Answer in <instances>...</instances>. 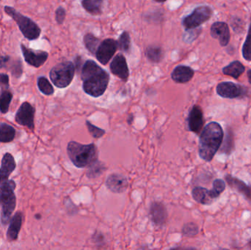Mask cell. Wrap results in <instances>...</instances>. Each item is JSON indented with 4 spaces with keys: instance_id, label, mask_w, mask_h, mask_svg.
Listing matches in <instances>:
<instances>
[{
    "instance_id": "35",
    "label": "cell",
    "mask_w": 251,
    "mask_h": 250,
    "mask_svg": "<svg viewBox=\"0 0 251 250\" xmlns=\"http://www.w3.org/2000/svg\"><path fill=\"white\" fill-rule=\"evenodd\" d=\"M182 232L187 237H193L199 233V227L194 223H187L183 227Z\"/></svg>"
},
{
    "instance_id": "26",
    "label": "cell",
    "mask_w": 251,
    "mask_h": 250,
    "mask_svg": "<svg viewBox=\"0 0 251 250\" xmlns=\"http://www.w3.org/2000/svg\"><path fill=\"white\" fill-rule=\"evenodd\" d=\"M226 183L222 179H216L213 182V187L211 190H209V196L212 200L219 198L220 195L225 191Z\"/></svg>"
},
{
    "instance_id": "6",
    "label": "cell",
    "mask_w": 251,
    "mask_h": 250,
    "mask_svg": "<svg viewBox=\"0 0 251 250\" xmlns=\"http://www.w3.org/2000/svg\"><path fill=\"white\" fill-rule=\"evenodd\" d=\"M75 66L72 62H63L54 66L50 76L52 83L58 88H67L73 80Z\"/></svg>"
},
{
    "instance_id": "30",
    "label": "cell",
    "mask_w": 251,
    "mask_h": 250,
    "mask_svg": "<svg viewBox=\"0 0 251 250\" xmlns=\"http://www.w3.org/2000/svg\"><path fill=\"white\" fill-rule=\"evenodd\" d=\"M103 170H105V167H103L102 164L97 160L94 164L89 166V169L87 172V176L89 179H95L101 174Z\"/></svg>"
},
{
    "instance_id": "3",
    "label": "cell",
    "mask_w": 251,
    "mask_h": 250,
    "mask_svg": "<svg viewBox=\"0 0 251 250\" xmlns=\"http://www.w3.org/2000/svg\"><path fill=\"white\" fill-rule=\"evenodd\" d=\"M67 154L74 165L78 168L89 167L97 161V148L94 143L82 145L71 141L68 144Z\"/></svg>"
},
{
    "instance_id": "19",
    "label": "cell",
    "mask_w": 251,
    "mask_h": 250,
    "mask_svg": "<svg viewBox=\"0 0 251 250\" xmlns=\"http://www.w3.org/2000/svg\"><path fill=\"white\" fill-rule=\"evenodd\" d=\"M226 182L228 183V186L233 189L237 191L239 193L245 197L246 199L251 201V187L246 184L244 182L233 177L231 175H226L225 176Z\"/></svg>"
},
{
    "instance_id": "31",
    "label": "cell",
    "mask_w": 251,
    "mask_h": 250,
    "mask_svg": "<svg viewBox=\"0 0 251 250\" xmlns=\"http://www.w3.org/2000/svg\"><path fill=\"white\" fill-rule=\"evenodd\" d=\"M243 56L245 60L247 61H251V22L250 26H249V32H248L247 37H246V41L243 44Z\"/></svg>"
},
{
    "instance_id": "17",
    "label": "cell",
    "mask_w": 251,
    "mask_h": 250,
    "mask_svg": "<svg viewBox=\"0 0 251 250\" xmlns=\"http://www.w3.org/2000/svg\"><path fill=\"white\" fill-rule=\"evenodd\" d=\"M106 186L114 193H123L128 188V183L125 176L112 174L107 178Z\"/></svg>"
},
{
    "instance_id": "37",
    "label": "cell",
    "mask_w": 251,
    "mask_h": 250,
    "mask_svg": "<svg viewBox=\"0 0 251 250\" xmlns=\"http://www.w3.org/2000/svg\"><path fill=\"white\" fill-rule=\"evenodd\" d=\"M0 88L2 90H7L9 88V77L7 74H0Z\"/></svg>"
},
{
    "instance_id": "24",
    "label": "cell",
    "mask_w": 251,
    "mask_h": 250,
    "mask_svg": "<svg viewBox=\"0 0 251 250\" xmlns=\"http://www.w3.org/2000/svg\"><path fill=\"white\" fill-rule=\"evenodd\" d=\"M104 0H82V7L92 15H100L101 13Z\"/></svg>"
},
{
    "instance_id": "15",
    "label": "cell",
    "mask_w": 251,
    "mask_h": 250,
    "mask_svg": "<svg viewBox=\"0 0 251 250\" xmlns=\"http://www.w3.org/2000/svg\"><path fill=\"white\" fill-rule=\"evenodd\" d=\"M110 70L113 74L122 80L126 81L128 79L129 75L128 66L125 57L122 54H119L113 59L110 64Z\"/></svg>"
},
{
    "instance_id": "10",
    "label": "cell",
    "mask_w": 251,
    "mask_h": 250,
    "mask_svg": "<svg viewBox=\"0 0 251 250\" xmlns=\"http://www.w3.org/2000/svg\"><path fill=\"white\" fill-rule=\"evenodd\" d=\"M117 48L118 43L115 40L111 38L104 40L100 43L96 56L101 64L107 65L114 55Z\"/></svg>"
},
{
    "instance_id": "27",
    "label": "cell",
    "mask_w": 251,
    "mask_h": 250,
    "mask_svg": "<svg viewBox=\"0 0 251 250\" xmlns=\"http://www.w3.org/2000/svg\"><path fill=\"white\" fill-rule=\"evenodd\" d=\"M146 55L150 61L159 63L163 57V52L160 47L150 46L146 50Z\"/></svg>"
},
{
    "instance_id": "23",
    "label": "cell",
    "mask_w": 251,
    "mask_h": 250,
    "mask_svg": "<svg viewBox=\"0 0 251 250\" xmlns=\"http://www.w3.org/2000/svg\"><path fill=\"white\" fill-rule=\"evenodd\" d=\"M16 131L13 126L3 122H0V142L8 143L16 136Z\"/></svg>"
},
{
    "instance_id": "42",
    "label": "cell",
    "mask_w": 251,
    "mask_h": 250,
    "mask_svg": "<svg viewBox=\"0 0 251 250\" xmlns=\"http://www.w3.org/2000/svg\"><path fill=\"white\" fill-rule=\"evenodd\" d=\"M249 246H250V248H251V239L250 242H249Z\"/></svg>"
},
{
    "instance_id": "16",
    "label": "cell",
    "mask_w": 251,
    "mask_h": 250,
    "mask_svg": "<svg viewBox=\"0 0 251 250\" xmlns=\"http://www.w3.org/2000/svg\"><path fill=\"white\" fill-rule=\"evenodd\" d=\"M151 220L156 226L165 224L168 217V212L163 204L159 202L152 203L149 209Z\"/></svg>"
},
{
    "instance_id": "9",
    "label": "cell",
    "mask_w": 251,
    "mask_h": 250,
    "mask_svg": "<svg viewBox=\"0 0 251 250\" xmlns=\"http://www.w3.org/2000/svg\"><path fill=\"white\" fill-rule=\"evenodd\" d=\"M216 92L222 98L234 99L246 96L247 95L248 88L234 82H224L218 84Z\"/></svg>"
},
{
    "instance_id": "12",
    "label": "cell",
    "mask_w": 251,
    "mask_h": 250,
    "mask_svg": "<svg viewBox=\"0 0 251 250\" xmlns=\"http://www.w3.org/2000/svg\"><path fill=\"white\" fill-rule=\"evenodd\" d=\"M21 48H22L25 61L33 67H41L48 59V53L46 51L31 49V48H26L23 44L21 45Z\"/></svg>"
},
{
    "instance_id": "34",
    "label": "cell",
    "mask_w": 251,
    "mask_h": 250,
    "mask_svg": "<svg viewBox=\"0 0 251 250\" xmlns=\"http://www.w3.org/2000/svg\"><path fill=\"white\" fill-rule=\"evenodd\" d=\"M86 126L87 127H88L90 134H91L93 137L95 138V139H100V138L102 137L104 134H105V131H104V129H100V128L94 126L92 123H90L88 120L86 121Z\"/></svg>"
},
{
    "instance_id": "13",
    "label": "cell",
    "mask_w": 251,
    "mask_h": 250,
    "mask_svg": "<svg viewBox=\"0 0 251 250\" xmlns=\"http://www.w3.org/2000/svg\"><path fill=\"white\" fill-rule=\"evenodd\" d=\"M211 36L219 41L221 46H226L229 44L231 34L228 24L224 22H215L211 26Z\"/></svg>"
},
{
    "instance_id": "25",
    "label": "cell",
    "mask_w": 251,
    "mask_h": 250,
    "mask_svg": "<svg viewBox=\"0 0 251 250\" xmlns=\"http://www.w3.org/2000/svg\"><path fill=\"white\" fill-rule=\"evenodd\" d=\"M13 99V94L8 90H2L0 94V113L7 114L10 108V103Z\"/></svg>"
},
{
    "instance_id": "41",
    "label": "cell",
    "mask_w": 251,
    "mask_h": 250,
    "mask_svg": "<svg viewBox=\"0 0 251 250\" xmlns=\"http://www.w3.org/2000/svg\"><path fill=\"white\" fill-rule=\"evenodd\" d=\"M38 214H37V215H35V218H37V219H40L41 218V216H38Z\"/></svg>"
},
{
    "instance_id": "29",
    "label": "cell",
    "mask_w": 251,
    "mask_h": 250,
    "mask_svg": "<svg viewBox=\"0 0 251 250\" xmlns=\"http://www.w3.org/2000/svg\"><path fill=\"white\" fill-rule=\"evenodd\" d=\"M38 87L39 91L44 95H51L54 93V88L50 83V81L44 76L38 78Z\"/></svg>"
},
{
    "instance_id": "18",
    "label": "cell",
    "mask_w": 251,
    "mask_h": 250,
    "mask_svg": "<svg viewBox=\"0 0 251 250\" xmlns=\"http://www.w3.org/2000/svg\"><path fill=\"white\" fill-rule=\"evenodd\" d=\"M22 223H23V214L21 211H17L10 220V226L7 229V239L9 242H15L19 239Z\"/></svg>"
},
{
    "instance_id": "7",
    "label": "cell",
    "mask_w": 251,
    "mask_h": 250,
    "mask_svg": "<svg viewBox=\"0 0 251 250\" xmlns=\"http://www.w3.org/2000/svg\"><path fill=\"white\" fill-rule=\"evenodd\" d=\"M212 14L213 10L209 6H199L193 10L191 14L184 18L183 26L186 29H196L209 21Z\"/></svg>"
},
{
    "instance_id": "21",
    "label": "cell",
    "mask_w": 251,
    "mask_h": 250,
    "mask_svg": "<svg viewBox=\"0 0 251 250\" xmlns=\"http://www.w3.org/2000/svg\"><path fill=\"white\" fill-rule=\"evenodd\" d=\"M223 73L226 76H231L235 79H238L240 76L246 71V67L241 62L238 60L231 62L228 66L222 69Z\"/></svg>"
},
{
    "instance_id": "22",
    "label": "cell",
    "mask_w": 251,
    "mask_h": 250,
    "mask_svg": "<svg viewBox=\"0 0 251 250\" xmlns=\"http://www.w3.org/2000/svg\"><path fill=\"white\" fill-rule=\"evenodd\" d=\"M193 199L202 205H209L213 202L214 200L209 196V190L206 188L196 187L193 189L192 192Z\"/></svg>"
},
{
    "instance_id": "1",
    "label": "cell",
    "mask_w": 251,
    "mask_h": 250,
    "mask_svg": "<svg viewBox=\"0 0 251 250\" xmlns=\"http://www.w3.org/2000/svg\"><path fill=\"white\" fill-rule=\"evenodd\" d=\"M81 79L83 81L82 88L85 93L98 98L107 90L110 76L95 62L88 60L82 66Z\"/></svg>"
},
{
    "instance_id": "11",
    "label": "cell",
    "mask_w": 251,
    "mask_h": 250,
    "mask_svg": "<svg viewBox=\"0 0 251 250\" xmlns=\"http://www.w3.org/2000/svg\"><path fill=\"white\" fill-rule=\"evenodd\" d=\"M189 130L196 135H199L203 129L204 125V117H203V110L200 106L194 105L192 107L188 118Z\"/></svg>"
},
{
    "instance_id": "20",
    "label": "cell",
    "mask_w": 251,
    "mask_h": 250,
    "mask_svg": "<svg viewBox=\"0 0 251 250\" xmlns=\"http://www.w3.org/2000/svg\"><path fill=\"white\" fill-rule=\"evenodd\" d=\"M195 71L188 66H178L174 69L171 74L173 80L177 83H187L190 82L193 76H194Z\"/></svg>"
},
{
    "instance_id": "14",
    "label": "cell",
    "mask_w": 251,
    "mask_h": 250,
    "mask_svg": "<svg viewBox=\"0 0 251 250\" xmlns=\"http://www.w3.org/2000/svg\"><path fill=\"white\" fill-rule=\"evenodd\" d=\"M16 168V163L13 156L10 153L4 154L0 167V187L9 180V177Z\"/></svg>"
},
{
    "instance_id": "5",
    "label": "cell",
    "mask_w": 251,
    "mask_h": 250,
    "mask_svg": "<svg viewBox=\"0 0 251 250\" xmlns=\"http://www.w3.org/2000/svg\"><path fill=\"white\" fill-rule=\"evenodd\" d=\"M4 11L17 23L21 32L25 35V38L29 40L38 38L41 34V29L33 21L21 14L17 10L9 6L4 7Z\"/></svg>"
},
{
    "instance_id": "39",
    "label": "cell",
    "mask_w": 251,
    "mask_h": 250,
    "mask_svg": "<svg viewBox=\"0 0 251 250\" xmlns=\"http://www.w3.org/2000/svg\"><path fill=\"white\" fill-rule=\"evenodd\" d=\"M248 78H249V83L251 84V69H249L247 72Z\"/></svg>"
},
{
    "instance_id": "2",
    "label": "cell",
    "mask_w": 251,
    "mask_h": 250,
    "mask_svg": "<svg viewBox=\"0 0 251 250\" xmlns=\"http://www.w3.org/2000/svg\"><path fill=\"white\" fill-rule=\"evenodd\" d=\"M224 133L222 126L217 122L208 123L202 132L199 139V154L204 161H209L219 151L224 141Z\"/></svg>"
},
{
    "instance_id": "33",
    "label": "cell",
    "mask_w": 251,
    "mask_h": 250,
    "mask_svg": "<svg viewBox=\"0 0 251 250\" xmlns=\"http://www.w3.org/2000/svg\"><path fill=\"white\" fill-rule=\"evenodd\" d=\"M234 148V139H233V134L231 130L227 129L226 138L225 139L224 145H223L221 151L223 153L226 154H230Z\"/></svg>"
},
{
    "instance_id": "28",
    "label": "cell",
    "mask_w": 251,
    "mask_h": 250,
    "mask_svg": "<svg viewBox=\"0 0 251 250\" xmlns=\"http://www.w3.org/2000/svg\"><path fill=\"white\" fill-rule=\"evenodd\" d=\"M100 41L98 38H96L94 35L89 33L87 34L84 37V44L85 46L88 48V51H91L93 54H96L97 48L100 44Z\"/></svg>"
},
{
    "instance_id": "40",
    "label": "cell",
    "mask_w": 251,
    "mask_h": 250,
    "mask_svg": "<svg viewBox=\"0 0 251 250\" xmlns=\"http://www.w3.org/2000/svg\"><path fill=\"white\" fill-rule=\"evenodd\" d=\"M154 1H157V2H164V1H167V0H154Z\"/></svg>"
},
{
    "instance_id": "32",
    "label": "cell",
    "mask_w": 251,
    "mask_h": 250,
    "mask_svg": "<svg viewBox=\"0 0 251 250\" xmlns=\"http://www.w3.org/2000/svg\"><path fill=\"white\" fill-rule=\"evenodd\" d=\"M118 47H119L122 51H128L131 47V39L128 32H125L121 35L118 41Z\"/></svg>"
},
{
    "instance_id": "36",
    "label": "cell",
    "mask_w": 251,
    "mask_h": 250,
    "mask_svg": "<svg viewBox=\"0 0 251 250\" xmlns=\"http://www.w3.org/2000/svg\"><path fill=\"white\" fill-rule=\"evenodd\" d=\"M66 10L64 8L61 7L57 8L55 13L56 21H57V23H60V24L63 23V21L65 20V18H66Z\"/></svg>"
},
{
    "instance_id": "8",
    "label": "cell",
    "mask_w": 251,
    "mask_h": 250,
    "mask_svg": "<svg viewBox=\"0 0 251 250\" xmlns=\"http://www.w3.org/2000/svg\"><path fill=\"white\" fill-rule=\"evenodd\" d=\"M35 108L29 102H24L16 112L15 121L31 131L35 129Z\"/></svg>"
},
{
    "instance_id": "4",
    "label": "cell",
    "mask_w": 251,
    "mask_h": 250,
    "mask_svg": "<svg viewBox=\"0 0 251 250\" xmlns=\"http://www.w3.org/2000/svg\"><path fill=\"white\" fill-rule=\"evenodd\" d=\"M16 182L8 180L0 187V206L1 208L0 221L3 226L10 223L16 207V196L15 189Z\"/></svg>"
},
{
    "instance_id": "38",
    "label": "cell",
    "mask_w": 251,
    "mask_h": 250,
    "mask_svg": "<svg viewBox=\"0 0 251 250\" xmlns=\"http://www.w3.org/2000/svg\"><path fill=\"white\" fill-rule=\"evenodd\" d=\"M9 59H10V57H7V56H0V69L5 66L7 62L9 61Z\"/></svg>"
}]
</instances>
